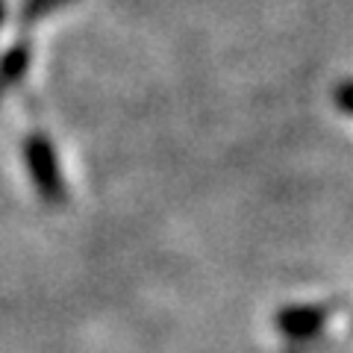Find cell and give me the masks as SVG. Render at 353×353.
<instances>
[{
	"label": "cell",
	"instance_id": "4",
	"mask_svg": "<svg viewBox=\"0 0 353 353\" xmlns=\"http://www.w3.org/2000/svg\"><path fill=\"white\" fill-rule=\"evenodd\" d=\"M68 3H74V0H24L18 9V21L21 24H36V21L59 12V9Z\"/></svg>",
	"mask_w": 353,
	"mask_h": 353
},
{
	"label": "cell",
	"instance_id": "2",
	"mask_svg": "<svg viewBox=\"0 0 353 353\" xmlns=\"http://www.w3.org/2000/svg\"><path fill=\"white\" fill-rule=\"evenodd\" d=\"M324 321H327L324 306H285L277 312V318H274L280 333L294 341H306V339L318 336L324 330Z\"/></svg>",
	"mask_w": 353,
	"mask_h": 353
},
{
	"label": "cell",
	"instance_id": "1",
	"mask_svg": "<svg viewBox=\"0 0 353 353\" xmlns=\"http://www.w3.org/2000/svg\"><path fill=\"white\" fill-rule=\"evenodd\" d=\"M24 159L30 176L36 183V192L44 203H62L65 201V176L59 168L57 150H53L50 139L41 132H32L24 141Z\"/></svg>",
	"mask_w": 353,
	"mask_h": 353
},
{
	"label": "cell",
	"instance_id": "3",
	"mask_svg": "<svg viewBox=\"0 0 353 353\" xmlns=\"http://www.w3.org/2000/svg\"><path fill=\"white\" fill-rule=\"evenodd\" d=\"M27 65H30V44L27 41L12 44V48L0 57V94L27 74Z\"/></svg>",
	"mask_w": 353,
	"mask_h": 353
},
{
	"label": "cell",
	"instance_id": "5",
	"mask_svg": "<svg viewBox=\"0 0 353 353\" xmlns=\"http://www.w3.org/2000/svg\"><path fill=\"white\" fill-rule=\"evenodd\" d=\"M3 18H6V0H0V27H3Z\"/></svg>",
	"mask_w": 353,
	"mask_h": 353
}]
</instances>
